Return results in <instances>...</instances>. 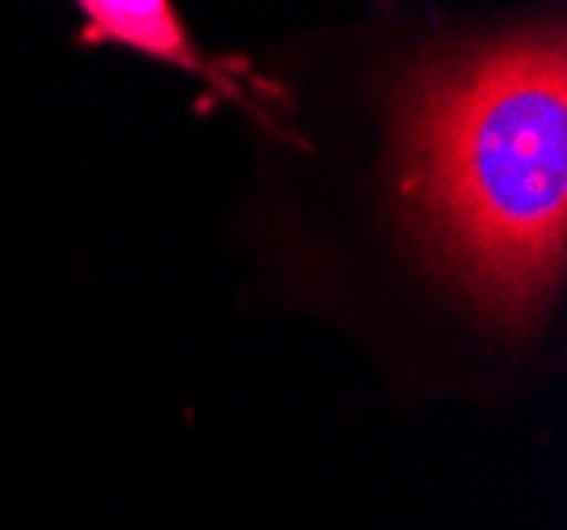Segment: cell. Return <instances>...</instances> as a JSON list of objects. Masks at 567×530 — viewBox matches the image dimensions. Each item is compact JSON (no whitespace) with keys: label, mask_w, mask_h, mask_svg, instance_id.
Returning <instances> with one entry per match:
<instances>
[{"label":"cell","mask_w":567,"mask_h":530,"mask_svg":"<svg viewBox=\"0 0 567 530\" xmlns=\"http://www.w3.org/2000/svg\"><path fill=\"white\" fill-rule=\"evenodd\" d=\"M81 13H85V30H81L85 43H115V48L141 51L153 60L178 64L187 73H204V81H213L220 94L241 98L229 77L216 73L208 55L190 48L187 30L166 0H85Z\"/></svg>","instance_id":"cell-2"},{"label":"cell","mask_w":567,"mask_h":530,"mask_svg":"<svg viewBox=\"0 0 567 530\" xmlns=\"http://www.w3.org/2000/svg\"><path fill=\"white\" fill-rule=\"evenodd\" d=\"M394 200L432 267L504 327L564 281L567 48L559 22L478 43L394 90Z\"/></svg>","instance_id":"cell-1"}]
</instances>
